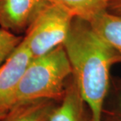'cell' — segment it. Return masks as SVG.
<instances>
[{"instance_id":"cell-10","label":"cell","mask_w":121,"mask_h":121,"mask_svg":"<svg viewBox=\"0 0 121 121\" xmlns=\"http://www.w3.org/2000/svg\"><path fill=\"white\" fill-rule=\"evenodd\" d=\"M102 121H121V79H112L104 105Z\"/></svg>"},{"instance_id":"cell-13","label":"cell","mask_w":121,"mask_h":121,"mask_svg":"<svg viewBox=\"0 0 121 121\" xmlns=\"http://www.w3.org/2000/svg\"><path fill=\"white\" fill-rule=\"evenodd\" d=\"M7 112H0V121H1L2 119H3V117L6 116Z\"/></svg>"},{"instance_id":"cell-3","label":"cell","mask_w":121,"mask_h":121,"mask_svg":"<svg viewBox=\"0 0 121 121\" xmlns=\"http://www.w3.org/2000/svg\"><path fill=\"white\" fill-rule=\"evenodd\" d=\"M73 18L58 4L52 2L46 7L24 36L32 58L43 56L64 44Z\"/></svg>"},{"instance_id":"cell-2","label":"cell","mask_w":121,"mask_h":121,"mask_svg":"<svg viewBox=\"0 0 121 121\" xmlns=\"http://www.w3.org/2000/svg\"><path fill=\"white\" fill-rule=\"evenodd\" d=\"M72 74L71 65L63 45L32 58L18 83L15 105L42 99L59 103L64 98Z\"/></svg>"},{"instance_id":"cell-11","label":"cell","mask_w":121,"mask_h":121,"mask_svg":"<svg viewBox=\"0 0 121 121\" xmlns=\"http://www.w3.org/2000/svg\"><path fill=\"white\" fill-rule=\"evenodd\" d=\"M23 39L22 36L4 28H0V67L13 54Z\"/></svg>"},{"instance_id":"cell-1","label":"cell","mask_w":121,"mask_h":121,"mask_svg":"<svg viewBox=\"0 0 121 121\" xmlns=\"http://www.w3.org/2000/svg\"><path fill=\"white\" fill-rule=\"evenodd\" d=\"M64 48L72 76L87 105L93 121H102L104 105L111 84L110 71L121 63L118 53L92 27L89 21L74 17Z\"/></svg>"},{"instance_id":"cell-7","label":"cell","mask_w":121,"mask_h":121,"mask_svg":"<svg viewBox=\"0 0 121 121\" xmlns=\"http://www.w3.org/2000/svg\"><path fill=\"white\" fill-rule=\"evenodd\" d=\"M56 105V101L47 99L17 103L1 121H48Z\"/></svg>"},{"instance_id":"cell-4","label":"cell","mask_w":121,"mask_h":121,"mask_svg":"<svg viewBox=\"0 0 121 121\" xmlns=\"http://www.w3.org/2000/svg\"><path fill=\"white\" fill-rule=\"evenodd\" d=\"M32 56L23 39L0 67V112H7L15 105V94L22 75Z\"/></svg>"},{"instance_id":"cell-6","label":"cell","mask_w":121,"mask_h":121,"mask_svg":"<svg viewBox=\"0 0 121 121\" xmlns=\"http://www.w3.org/2000/svg\"><path fill=\"white\" fill-rule=\"evenodd\" d=\"M48 121H93L72 76L68 81L64 98L54 108Z\"/></svg>"},{"instance_id":"cell-9","label":"cell","mask_w":121,"mask_h":121,"mask_svg":"<svg viewBox=\"0 0 121 121\" xmlns=\"http://www.w3.org/2000/svg\"><path fill=\"white\" fill-rule=\"evenodd\" d=\"M65 8L74 17L90 21L108 10L112 0H50Z\"/></svg>"},{"instance_id":"cell-5","label":"cell","mask_w":121,"mask_h":121,"mask_svg":"<svg viewBox=\"0 0 121 121\" xmlns=\"http://www.w3.org/2000/svg\"><path fill=\"white\" fill-rule=\"evenodd\" d=\"M50 0H0V26L13 33L26 31Z\"/></svg>"},{"instance_id":"cell-8","label":"cell","mask_w":121,"mask_h":121,"mask_svg":"<svg viewBox=\"0 0 121 121\" xmlns=\"http://www.w3.org/2000/svg\"><path fill=\"white\" fill-rule=\"evenodd\" d=\"M89 22L94 30L112 46L121 59V15L107 10L96 16Z\"/></svg>"},{"instance_id":"cell-12","label":"cell","mask_w":121,"mask_h":121,"mask_svg":"<svg viewBox=\"0 0 121 121\" xmlns=\"http://www.w3.org/2000/svg\"><path fill=\"white\" fill-rule=\"evenodd\" d=\"M108 10L111 13L121 15V0H112Z\"/></svg>"}]
</instances>
